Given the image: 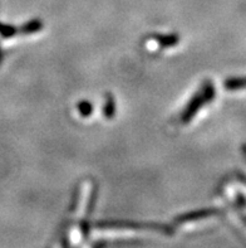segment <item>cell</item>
Listing matches in <instances>:
<instances>
[{
    "mask_svg": "<svg viewBox=\"0 0 246 248\" xmlns=\"http://www.w3.org/2000/svg\"><path fill=\"white\" fill-rule=\"evenodd\" d=\"M41 27L42 25L39 22H31V23H29L28 25H25L24 31H25V33H31V31H38V29L41 28Z\"/></svg>",
    "mask_w": 246,
    "mask_h": 248,
    "instance_id": "cell-4",
    "label": "cell"
},
{
    "mask_svg": "<svg viewBox=\"0 0 246 248\" xmlns=\"http://www.w3.org/2000/svg\"><path fill=\"white\" fill-rule=\"evenodd\" d=\"M78 108L82 116H89L90 112H92V106L88 102H84V101L82 104H79Z\"/></svg>",
    "mask_w": 246,
    "mask_h": 248,
    "instance_id": "cell-2",
    "label": "cell"
},
{
    "mask_svg": "<svg viewBox=\"0 0 246 248\" xmlns=\"http://www.w3.org/2000/svg\"><path fill=\"white\" fill-rule=\"evenodd\" d=\"M156 41L159 42L161 46H174V44L177 43V37L176 35H159L156 38Z\"/></svg>",
    "mask_w": 246,
    "mask_h": 248,
    "instance_id": "cell-1",
    "label": "cell"
},
{
    "mask_svg": "<svg viewBox=\"0 0 246 248\" xmlns=\"http://www.w3.org/2000/svg\"><path fill=\"white\" fill-rule=\"evenodd\" d=\"M113 111H115V104H113L112 98L108 97L106 107H104V115H106L107 117H111L113 115Z\"/></svg>",
    "mask_w": 246,
    "mask_h": 248,
    "instance_id": "cell-3",
    "label": "cell"
}]
</instances>
